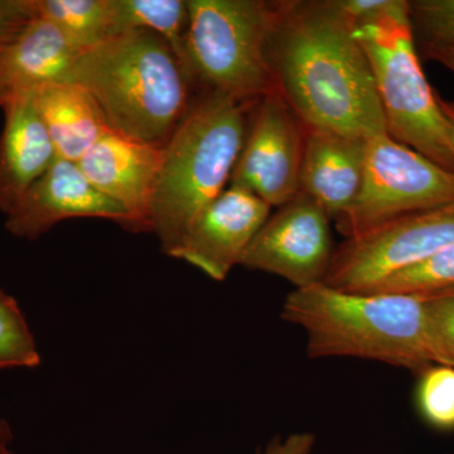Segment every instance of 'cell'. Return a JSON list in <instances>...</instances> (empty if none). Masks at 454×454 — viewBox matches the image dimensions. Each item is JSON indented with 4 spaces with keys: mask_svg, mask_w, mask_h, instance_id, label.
<instances>
[{
    "mask_svg": "<svg viewBox=\"0 0 454 454\" xmlns=\"http://www.w3.org/2000/svg\"><path fill=\"white\" fill-rule=\"evenodd\" d=\"M268 61L307 128L364 140L387 134L372 66L333 0L279 2Z\"/></svg>",
    "mask_w": 454,
    "mask_h": 454,
    "instance_id": "6da1fadb",
    "label": "cell"
},
{
    "mask_svg": "<svg viewBox=\"0 0 454 454\" xmlns=\"http://www.w3.org/2000/svg\"><path fill=\"white\" fill-rule=\"evenodd\" d=\"M73 82L94 98L110 129L160 148L190 109V77L168 42L146 29L85 51Z\"/></svg>",
    "mask_w": 454,
    "mask_h": 454,
    "instance_id": "7a4b0ae2",
    "label": "cell"
},
{
    "mask_svg": "<svg viewBox=\"0 0 454 454\" xmlns=\"http://www.w3.org/2000/svg\"><path fill=\"white\" fill-rule=\"evenodd\" d=\"M282 318L304 330L310 358L354 357L420 372L434 364L418 293H355L319 283L289 293Z\"/></svg>",
    "mask_w": 454,
    "mask_h": 454,
    "instance_id": "3957f363",
    "label": "cell"
},
{
    "mask_svg": "<svg viewBox=\"0 0 454 454\" xmlns=\"http://www.w3.org/2000/svg\"><path fill=\"white\" fill-rule=\"evenodd\" d=\"M245 103L210 91L190 106L162 148L151 203V231L167 255L197 215L225 191L247 134Z\"/></svg>",
    "mask_w": 454,
    "mask_h": 454,
    "instance_id": "277c9868",
    "label": "cell"
},
{
    "mask_svg": "<svg viewBox=\"0 0 454 454\" xmlns=\"http://www.w3.org/2000/svg\"><path fill=\"white\" fill-rule=\"evenodd\" d=\"M369 59L387 134L454 172V152L439 97L430 88L415 50L411 2L389 8L354 26Z\"/></svg>",
    "mask_w": 454,
    "mask_h": 454,
    "instance_id": "5b68a950",
    "label": "cell"
},
{
    "mask_svg": "<svg viewBox=\"0 0 454 454\" xmlns=\"http://www.w3.org/2000/svg\"><path fill=\"white\" fill-rule=\"evenodd\" d=\"M186 71L241 103L276 90L268 43L279 2L188 0Z\"/></svg>",
    "mask_w": 454,
    "mask_h": 454,
    "instance_id": "8992f818",
    "label": "cell"
},
{
    "mask_svg": "<svg viewBox=\"0 0 454 454\" xmlns=\"http://www.w3.org/2000/svg\"><path fill=\"white\" fill-rule=\"evenodd\" d=\"M453 201V170L382 134L366 142L360 190L336 220L337 229L346 239L355 238L406 215Z\"/></svg>",
    "mask_w": 454,
    "mask_h": 454,
    "instance_id": "52a82bcc",
    "label": "cell"
},
{
    "mask_svg": "<svg viewBox=\"0 0 454 454\" xmlns=\"http://www.w3.org/2000/svg\"><path fill=\"white\" fill-rule=\"evenodd\" d=\"M453 244L454 201L346 239L334 250L324 284L339 291L365 293Z\"/></svg>",
    "mask_w": 454,
    "mask_h": 454,
    "instance_id": "ba28073f",
    "label": "cell"
},
{
    "mask_svg": "<svg viewBox=\"0 0 454 454\" xmlns=\"http://www.w3.org/2000/svg\"><path fill=\"white\" fill-rule=\"evenodd\" d=\"M306 125L278 90L260 98L230 186L244 188L270 207H282L301 192Z\"/></svg>",
    "mask_w": 454,
    "mask_h": 454,
    "instance_id": "9c48e42d",
    "label": "cell"
},
{
    "mask_svg": "<svg viewBox=\"0 0 454 454\" xmlns=\"http://www.w3.org/2000/svg\"><path fill=\"white\" fill-rule=\"evenodd\" d=\"M330 223L327 212L300 192L268 217L240 265L283 278L295 289L324 283L336 250Z\"/></svg>",
    "mask_w": 454,
    "mask_h": 454,
    "instance_id": "30bf717a",
    "label": "cell"
},
{
    "mask_svg": "<svg viewBox=\"0 0 454 454\" xmlns=\"http://www.w3.org/2000/svg\"><path fill=\"white\" fill-rule=\"evenodd\" d=\"M270 206L244 188L230 186L191 223L169 256L184 260L211 279L223 282L240 265L265 221Z\"/></svg>",
    "mask_w": 454,
    "mask_h": 454,
    "instance_id": "8fae6325",
    "label": "cell"
},
{
    "mask_svg": "<svg viewBox=\"0 0 454 454\" xmlns=\"http://www.w3.org/2000/svg\"><path fill=\"white\" fill-rule=\"evenodd\" d=\"M74 217L112 220L136 231L124 207L101 193L77 163L61 158H57L9 212L5 229L17 238L35 240L56 223Z\"/></svg>",
    "mask_w": 454,
    "mask_h": 454,
    "instance_id": "7c38bea8",
    "label": "cell"
},
{
    "mask_svg": "<svg viewBox=\"0 0 454 454\" xmlns=\"http://www.w3.org/2000/svg\"><path fill=\"white\" fill-rule=\"evenodd\" d=\"M162 148L112 129L77 162L85 177L124 207L136 231H151V203Z\"/></svg>",
    "mask_w": 454,
    "mask_h": 454,
    "instance_id": "4fadbf2b",
    "label": "cell"
},
{
    "mask_svg": "<svg viewBox=\"0 0 454 454\" xmlns=\"http://www.w3.org/2000/svg\"><path fill=\"white\" fill-rule=\"evenodd\" d=\"M0 134V211L8 215L57 160L55 146L35 106L33 91L3 106Z\"/></svg>",
    "mask_w": 454,
    "mask_h": 454,
    "instance_id": "5bb4252c",
    "label": "cell"
},
{
    "mask_svg": "<svg viewBox=\"0 0 454 454\" xmlns=\"http://www.w3.org/2000/svg\"><path fill=\"white\" fill-rule=\"evenodd\" d=\"M366 142L307 128L301 192L312 197L331 220L340 219L356 199L364 175Z\"/></svg>",
    "mask_w": 454,
    "mask_h": 454,
    "instance_id": "9a60e30c",
    "label": "cell"
},
{
    "mask_svg": "<svg viewBox=\"0 0 454 454\" xmlns=\"http://www.w3.org/2000/svg\"><path fill=\"white\" fill-rule=\"evenodd\" d=\"M83 52L59 27L35 17L0 51V94L4 103L42 86L73 82L74 65Z\"/></svg>",
    "mask_w": 454,
    "mask_h": 454,
    "instance_id": "2e32d148",
    "label": "cell"
},
{
    "mask_svg": "<svg viewBox=\"0 0 454 454\" xmlns=\"http://www.w3.org/2000/svg\"><path fill=\"white\" fill-rule=\"evenodd\" d=\"M33 98L57 158L79 162L110 130L97 101L77 83L42 86Z\"/></svg>",
    "mask_w": 454,
    "mask_h": 454,
    "instance_id": "e0dca14e",
    "label": "cell"
},
{
    "mask_svg": "<svg viewBox=\"0 0 454 454\" xmlns=\"http://www.w3.org/2000/svg\"><path fill=\"white\" fill-rule=\"evenodd\" d=\"M112 38L137 29L153 32L168 42L186 71L187 2L112 0Z\"/></svg>",
    "mask_w": 454,
    "mask_h": 454,
    "instance_id": "ac0fdd59",
    "label": "cell"
},
{
    "mask_svg": "<svg viewBox=\"0 0 454 454\" xmlns=\"http://www.w3.org/2000/svg\"><path fill=\"white\" fill-rule=\"evenodd\" d=\"M37 9L82 51L112 38V0H37Z\"/></svg>",
    "mask_w": 454,
    "mask_h": 454,
    "instance_id": "d6986e66",
    "label": "cell"
},
{
    "mask_svg": "<svg viewBox=\"0 0 454 454\" xmlns=\"http://www.w3.org/2000/svg\"><path fill=\"white\" fill-rule=\"evenodd\" d=\"M41 354L14 297L0 291V369H35L41 365Z\"/></svg>",
    "mask_w": 454,
    "mask_h": 454,
    "instance_id": "ffe728a7",
    "label": "cell"
},
{
    "mask_svg": "<svg viewBox=\"0 0 454 454\" xmlns=\"http://www.w3.org/2000/svg\"><path fill=\"white\" fill-rule=\"evenodd\" d=\"M422 298L427 342L437 365L454 367V286L418 293Z\"/></svg>",
    "mask_w": 454,
    "mask_h": 454,
    "instance_id": "44dd1931",
    "label": "cell"
},
{
    "mask_svg": "<svg viewBox=\"0 0 454 454\" xmlns=\"http://www.w3.org/2000/svg\"><path fill=\"white\" fill-rule=\"evenodd\" d=\"M417 405L427 423L441 430L454 429V367H427L417 387Z\"/></svg>",
    "mask_w": 454,
    "mask_h": 454,
    "instance_id": "7402d4cb",
    "label": "cell"
},
{
    "mask_svg": "<svg viewBox=\"0 0 454 454\" xmlns=\"http://www.w3.org/2000/svg\"><path fill=\"white\" fill-rule=\"evenodd\" d=\"M454 286V244L437 255L399 271L365 293H422Z\"/></svg>",
    "mask_w": 454,
    "mask_h": 454,
    "instance_id": "603a6c76",
    "label": "cell"
},
{
    "mask_svg": "<svg viewBox=\"0 0 454 454\" xmlns=\"http://www.w3.org/2000/svg\"><path fill=\"white\" fill-rule=\"evenodd\" d=\"M411 18L424 46L454 43V0L411 2Z\"/></svg>",
    "mask_w": 454,
    "mask_h": 454,
    "instance_id": "cb8c5ba5",
    "label": "cell"
},
{
    "mask_svg": "<svg viewBox=\"0 0 454 454\" xmlns=\"http://www.w3.org/2000/svg\"><path fill=\"white\" fill-rule=\"evenodd\" d=\"M38 17L37 0H0V51Z\"/></svg>",
    "mask_w": 454,
    "mask_h": 454,
    "instance_id": "d4e9b609",
    "label": "cell"
},
{
    "mask_svg": "<svg viewBox=\"0 0 454 454\" xmlns=\"http://www.w3.org/2000/svg\"><path fill=\"white\" fill-rule=\"evenodd\" d=\"M394 0H333L334 5L352 25L381 13Z\"/></svg>",
    "mask_w": 454,
    "mask_h": 454,
    "instance_id": "484cf974",
    "label": "cell"
},
{
    "mask_svg": "<svg viewBox=\"0 0 454 454\" xmlns=\"http://www.w3.org/2000/svg\"><path fill=\"white\" fill-rule=\"evenodd\" d=\"M316 443L313 433H293L286 438H276L258 454H310Z\"/></svg>",
    "mask_w": 454,
    "mask_h": 454,
    "instance_id": "4316f807",
    "label": "cell"
},
{
    "mask_svg": "<svg viewBox=\"0 0 454 454\" xmlns=\"http://www.w3.org/2000/svg\"><path fill=\"white\" fill-rule=\"evenodd\" d=\"M424 55L427 59L437 61L446 66L448 70L454 74V43L450 44H426Z\"/></svg>",
    "mask_w": 454,
    "mask_h": 454,
    "instance_id": "83f0119b",
    "label": "cell"
},
{
    "mask_svg": "<svg viewBox=\"0 0 454 454\" xmlns=\"http://www.w3.org/2000/svg\"><path fill=\"white\" fill-rule=\"evenodd\" d=\"M13 432L5 419H0V454H14Z\"/></svg>",
    "mask_w": 454,
    "mask_h": 454,
    "instance_id": "f1b7e54d",
    "label": "cell"
},
{
    "mask_svg": "<svg viewBox=\"0 0 454 454\" xmlns=\"http://www.w3.org/2000/svg\"><path fill=\"white\" fill-rule=\"evenodd\" d=\"M439 104H441L442 110H443L444 115H446L448 137H450V145H452L454 152V107L452 104L442 100L441 98H439Z\"/></svg>",
    "mask_w": 454,
    "mask_h": 454,
    "instance_id": "f546056e",
    "label": "cell"
},
{
    "mask_svg": "<svg viewBox=\"0 0 454 454\" xmlns=\"http://www.w3.org/2000/svg\"><path fill=\"white\" fill-rule=\"evenodd\" d=\"M3 104H4V98H3L2 94H0V107L3 106Z\"/></svg>",
    "mask_w": 454,
    "mask_h": 454,
    "instance_id": "4dcf8cb0",
    "label": "cell"
},
{
    "mask_svg": "<svg viewBox=\"0 0 454 454\" xmlns=\"http://www.w3.org/2000/svg\"><path fill=\"white\" fill-rule=\"evenodd\" d=\"M450 104H452V106L454 107V103H450Z\"/></svg>",
    "mask_w": 454,
    "mask_h": 454,
    "instance_id": "1f68e13d",
    "label": "cell"
}]
</instances>
